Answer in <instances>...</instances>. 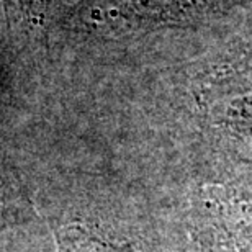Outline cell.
Masks as SVG:
<instances>
[{"label":"cell","mask_w":252,"mask_h":252,"mask_svg":"<svg viewBox=\"0 0 252 252\" xmlns=\"http://www.w3.org/2000/svg\"><path fill=\"white\" fill-rule=\"evenodd\" d=\"M211 252H252V190L229 185L211 191Z\"/></svg>","instance_id":"cell-2"},{"label":"cell","mask_w":252,"mask_h":252,"mask_svg":"<svg viewBox=\"0 0 252 252\" xmlns=\"http://www.w3.org/2000/svg\"><path fill=\"white\" fill-rule=\"evenodd\" d=\"M30 216V201L18 179L0 165V233L23 223Z\"/></svg>","instance_id":"cell-4"},{"label":"cell","mask_w":252,"mask_h":252,"mask_svg":"<svg viewBox=\"0 0 252 252\" xmlns=\"http://www.w3.org/2000/svg\"><path fill=\"white\" fill-rule=\"evenodd\" d=\"M58 252H138L129 244L108 241L80 223L54 226Z\"/></svg>","instance_id":"cell-3"},{"label":"cell","mask_w":252,"mask_h":252,"mask_svg":"<svg viewBox=\"0 0 252 252\" xmlns=\"http://www.w3.org/2000/svg\"><path fill=\"white\" fill-rule=\"evenodd\" d=\"M17 12L18 18L27 25V30L39 32L46 30L48 0H7Z\"/></svg>","instance_id":"cell-5"},{"label":"cell","mask_w":252,"mask_h":252,"mask_svg":"<svg viewBox=\"0 0 252 252\" xmlns=\"http://www.w3.org/2000/svg\"><path fill=\"white\" fill-rule=\"evenodd\" d=\"M224 53L201 85V100L216 123L252 134V20Z\"/></svg>","instance_id":"cell-1"}]
</instances>
